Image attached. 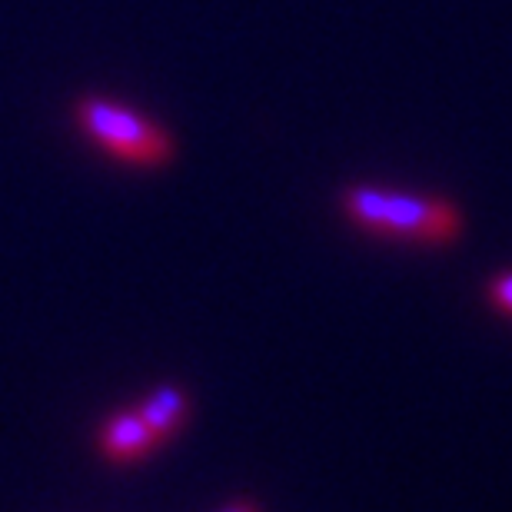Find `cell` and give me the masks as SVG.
<instances>
[{
  "label": "cell",
  "instance_id": "3957f363",
  "mask_svg": "<svg viewBox=\"0 0 512 512\" xmlns=\"http://www.w3.org/2000/svg\"><path fill=\"white\" fill-rule=\"evenodd\" d=\"M153 446H157V439H153V433L140 419L137 409L117 413L114 419H107L97 433V449L110 463H137Z\"/></svg>",
  "mask_w": 512,
  "mask_h": 512
},
{
  "label": "cell",
  "instance_id": "6da1fadb",
  "mask_svg": "<svg viewBox=\"0 0 512 512\" xmlns=\"http://www.w3.org/2000/svg\"><path fill=\"white\" fill-rule=\"evenodd\" d=\"M340 207L353 227L386 240L453 243L463 233V213L443 197H416L356 183L340 193Z\"/></svg>",
  "mask_w": 512,
  "mask_h": 512
},
{
  "label": "cell",
  "instance_id": "277c9868",
  "mask_svg": "<svg viewBox=\"0 0 512 512\" xmlns=\"http://www.w3.org/2000/svg\"><path fill=\"white\" fill-rule=\"evenodd\" d=\"M187 409H190V399H187L183 389L160 386V389H153L147 399H143V406L137 409V413H140L143 423H147V429H150L153 439H157V446H160L183 426Z\"/></svg>",
  "mask_w": 512,
  "mask_h": 512
},
{
  "label": "cell",
  "instance_id": "8992f818",
  "mask_svg": "<svg viewBox=\"0 0 512 512\" xmlns=\"http://www.w3.org/2000/svg\"><path fill=\"white\" fill-rule=\"evenodd\" d=\"M223 512H260V509H256L250 499H233V503L223 509Z\"/></svg>",
  "mask_w": 512,
  "mask_h": 512
},
{
  "label": "cell",
  "instance_id": "5b68a950",
  "mask_svg": "<svg viewBox=\"0 0 512 512\" xmlns=\"http://www.w3.org/2000/svg\"><path fill=\"white\" fill-rule=\"evenodd\" d=\"M486 300H489V306H496L499 313L512 316V270L496 273L493 280H489V286H486Z\"/></svg>",
  "mask_w": 512,
  "mask_h": 512
},
{
  "label": "cell",
  "instance_id": "7a4b0ae2",
  "mask_svg": "<svg viewBox=\"0 0 512 512\" xmlns=\"http://www.w3.org/2000/svg\"><path fill=\"white\" fill-rule=\"evenodd\" d=\"M77 127L84 130L100 150H107L110 157L133 163V167H163L173 160V137L160 124H153L150 117L137 114L117 100L104 97H84L74 107Z\"/></svg>",
  "mask_w": 512,
  "mask_h": 512
}]
</instances>
